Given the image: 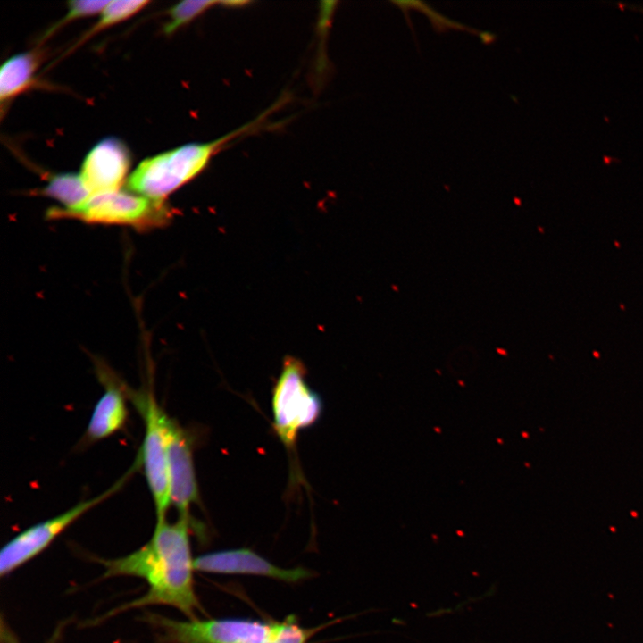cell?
<instances>
[{
	"instance_id": "7c38bea8",
	"label": "cell",
	"mask_w": 643,
	"mask_h": 643,
	"mask_svg": "<svg viewBox=\"0 0 643 643\" xmlns=\"http://www.w3.org/2000/svg\"><path fill=\"white\" fill-rule=\"evenodd\" d=\"M38 63V57L34 53H22L12 56L2 64L0 71L2 102L10 100L30 84Z\"/></svg>"
},
{
	"instance_id": "8992f818",
	"label": "cell",
	"mask_w": 643,
	"mask_h": 643,
	"mask_svg": "<svg viewBox=\"0 0 643 643\" xmlns=\"http://www.w3.org/2000/svg\"><path fill=\"white\" fill-rule=\"evenodd\" d=\"M165 643H263L270 622L246 618L188 619L178 621L149 615Z\"/></svg>"
},
{
	"instance_id": "5b68a950",
	"label": "cell",
	"mask_w": 643,
	"mask_h": 643,
	"mask_svg": "<svg viewBox=\"0 0 643 643\" xmlns=\"http://www.w3.org/2000/svg\"><path fill=\"white\" fill-rule=\"evenodd\" d=\"M305 369L295 358L285 360L272 397L274 427L288 447L293 446L298 431L313 424L322 413V401L305 380Z\"/></svg>"
},
{
	"instance_id": "3957f363",
	"label": "cell",
	"mask_w": 643,
	"mask_h": 643,
	"mask_svg": "<svg viewBox=\"0 0 643 643\" xmlns=\"http://www.w3.org/2000/svg\"><path fill=\"white\" fill-rule=\"evenodd\" d=\"M46 216L48 220L72 219L91 224L129 226L144 231L168 224L172 212L164 201L117 190L93 195L71 208L51 207Z\"/></svg>"
},
{
	"instance_id": "9c48e42d",
	"label": "cell",
	"mask_w": 643,
	"mask_h": 643,
	"mask_svg": "<svg viewBox=\"0 0 643 643\" xmlns=\"http://www.w3.org/2000/svg\"><path fill=\"white\" fill-rule=\"evenodd\" d=\"M194 566L202 572L264 576L288 583L299 582L313 575L303 567H279L247 548L206 553L195 558Z\"/></svg>"
},
{
	"instance_id": "6da1fadb",
	"label": "cell",
	"mask_w": 643,
	"mask_h": 643,
	"mask_svg": "<svg viewBox=\"0 0 643 643\" xmlns=\"http://www.w3.org/2000/svg\"><path fill=\"white\" fill-rule=\"evenodd\" d=\"M192 519L179 517L174 522H156L150 540L128 555L104 560V577L134 576L146 580L148 590L112 611H121L152 605L177 608L188 619L196 618L201 605L194 586V560L189 541Z\"/></svg>"
},
{
	"instance_id": "d6986e66",
	"label": "cell",
	"mask_w": 643,
	"mask_h": 643,
	"mask_svg": "<svg viewBox=\"0 0 643 643\" xmlns=\"http://www.w3.org/2000/svg\"><path fill=\"white\" fill-rule=\"evenodd\" d=\"M1 643H20L16 636L4 621L1 622Z\"/></svg>"
},
{
	"instance_id": "8fae6325",
	"label": "cell",
	"mask_w": 643,
	"mask_h": 643,
	"mask_svg": "<svg viewBox=\"0 0 643 643\" xmlns=\"http://www.w3.org/2000/svg\"><path fill=\"white\" fill-rule=\"evenodd\" d=\"M97 366L98 377L105 389L95 405L88 421L86 438L90 442L102 440L121 430L128 419L125 391L120 384L111 380L104 366Z\"/></svg>"
},
{
	"instance_id": "4fadbf2b",
	"label": "cell",
	"mask_w": 643,
	"mask_h": 643,
	"mask_svg": "<svg viewBox=\"0 0 643 643\" xmlns=\"http://www.w3.org/2000/svg\"><path fill=\"white\" fill-rule=\"evenodd\" d=\"M38 193L58 200L63 208L76 206L91 196L80 175L75 173H61L51 177Z\"/></svg>"
},
{
	"instance_id": "ac0fdd59",
	"label": "cell",
	"mask_w": 643,
	"mask_h": 643,
	"mask_svg": "<svg viewBox=\"0 0 643 643\" xmlns=\"http://www.w3.org/2000/svg\"><path fill=\"white\" fill-rule=\"evenodd\" d=\"M418 7H420L421 11H422L425 14L428 15L430 20L431 21L432 24L434 25L435 29L444 31L446 29H466L465 26L460 23H456L455 21H452L446 17L440 15L439 13H437L434 10L430 8V6H423L424 3L418 2Z\"/></svg>"
},
{
	"instance_id": "5bb4252c",
	"label": "cell",
	"mask_w": 643,
	"mask_h": 643,
	"mask_svg": "<svg viewBox=\"0 0 643 643\" xmlns=\"http://www.w3.org/2000/svg\"><path fill=\"white\" fill-rule=\"evenodd\" d=\"M250 4L247 1H182L169 11L170 20L165 24L166 34L173 33L179 28L188 24L197 16L216 5L223 7H242Z\"/></svg>"
},
{
	"instance_id": "30bf717a",
	"label": "cell",
	"mask_w": 643,
	"mask_h": 643,
	"mask_svg": "<svg viewBox=\"0 0 643 643\" xmlns=\"http://www.w3.org/2000/svg\"><path fill=\"white\" fill-rule=\"evenodd\" d=\"M129 163V154L124 144L114 138H108L88 152L79 175L91 196L117 191L127 175Z\"/></svg>"
},
{
	"instance_id": "9a60e30c",
	"label": "cell",
	"mask_w": 643,
	"mask_h": 643,
	"mask_svg": "<svg viewBox=\"0 0 643 643\" xmlns=\"http://www.w3.org/2000/svg\"><path fill=\"white\" fill-rule=\"evenodd\" d=\"M331 623L306 628L300 625L294 614L282 621L270 622V628L263 643H308L311 638Z\"/></svg>"
},
{
	"instance_id": "277c9868",
	"label": "cell",
	"mask_w": 643,
	"mask_h": 643,
	"mask_svg": "<svg viewBox=\"0 0 643 643\" xmlns=\"http://www.w3.org/2000/svg\"><path fill=\"white\" fill-rule=\"evenodd\" d=\"M137 409L144 420V437L138 463L151 494L156 522L166 520L171 505L167 442L164 430V411L151 393L133 394Z\"/></svg>"
},
{
	"instance_id": "ffe728a7",
	"label": "cell",
	"mask_w": 643,
	"mask_h": 643,
	"mask_svg": "<svg viewBox=\"0 0 643 643\" xmlns=\"http://www.w3.org/2000/svg\"><path fill=\"white\" fill-rule=\"evenodd\" d=\"M493 36H494V35H492V34H489V33H488V32H485V33H483V35L481 36V39H482V41H483L484 43L489 44V42L494 41Z\"/></svg>"
},
{
	"instance_id": "7a4b0ae2",
	"label": "cell",
	"mask_w": 643,
	"mask_h": 643,
	"mask_svg": "<svg viewBox=\"0 0 643 643\" xmlns=\"http://www.w3.org/2000/svg\"><path fill=\"white\" fill-rule=\"evenodd\" d=\"M256 120L205 143H189L142 161L128 179V188L154 200L164 198L196 177L229 142L255 128Z\"/></svg>"
},
{
	"instance_id": "ba28073f",
	"label": "cell",
	"mask_w": 643,
	"mask_h": 643,
	"mask_svg": "<svg viewBox=\"0 0 643 643\" xmlns=\"http://www.w3.org/2000/svg\"><path fill=\"white\" fill-rule=\"evenodd\" d=\"M170 477L171 505L180 517L192 519L191 505L198 501V489L193 462L190 437L172 418L164 415Z\"/></svg>"
},
{
	"instance_id": "e0dca14e",
	"label": "cell",
	"mask_w": 643,
	"mask_h": 643,
	"mask_svg": "<svg viewBox=\"0 0 643 643\" xmlns=\"http://www.w3.org/2000/svg\"><path fill=\"white\" fill-rule=\"evenodd\" d=\"M110 1L76 0L69 2V10L61 24L81 17L101 13Z\"/></svg>"
},
{
	"instance_id": "2e32d148",
	"label": "cell",
	"mask_w": 643,
	"mask_h": 643,
	"mask_svg": "<svg viewBox=\"0 0 643 643\" xmlns=\"http://www.w3.org/2000/svg\"><path fill=\"white\" fill-rule=\"evenodd\" d=\"M147 1L117 0L110 1L101 12V17L92 32L121 21L142 9Z\"/></svg>"
},
{
	"instance_id": "52a82bcc",
	"label": "cell",
	"mask_w": 643,
	"mask_h": 643,
	"mask_svg": "<svg viewBox=\"0 0 643 643\" xmlns=\"http://www.w3.org/2000/svg\"><path fill=\"white\" fill-rule=\"evenodd\" d=\"M126 479L127 476L100 495L81 501L55 516L27 528L13 537L1 549L0 575H8L39 555L73 522L117 492Z\"/></svg>"
}]
</instances>
